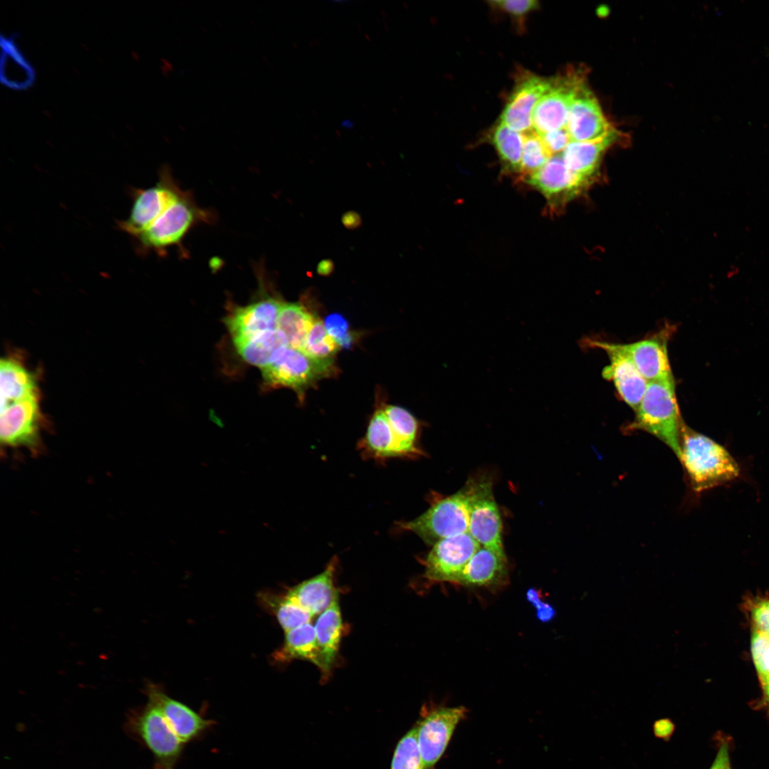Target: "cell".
Wrapping results in <instances>:
<instances>
[{
	"label": "cell",
	"instance_id": "1",
	"mask_svg": "<svg viewBox=\"0 0 769 769\" xmlns=\"http://www.w3.org/2000/svg\"><path fill=\"white\" fill-rule=\"evenodd\" d=\"M679 459L690 488L697 494L735 480L741 472L738 463L725 447L684 422Z\"/></svg>",
	"mask_w": 769,
	"mask_h": 769
},
{
	"label": "cell",
	"instance_id": "2",
	"mask_svg": "<svg viewBox=\"0 0 769 769\" xmlns=\"http://www.w3.org/2000/svg\"><path fill=\"white\" fill-rule=\"evenodd\" d=\"M634 421L627 431L642 430L667 445L679 458L684 422L677 404L674 380L649 382Z\"/></svg>",
	"mask_w": 769,
	"mask_h": 769
},
{
	"label": "cell",
	"instance_id": "3",
	"mask_svg": "<svg viewBox=\"0 0 769 769\" xmlns=\"http://www.w3.org/2000/svg\"><path fill=\"white\" fill-rule=\"evenodd\" d=\"M469 489L465 484L447 496L432 495L430 506L418 517L395 525L398 532H411L433 545L446 538L469 533Z\"/></svg>",
	"mask_w": 769,
	"mask_h": 769
},
{
	"label": "cell",
	"instance_id": "4",
	"mask_svg": "<svg viewBox=\"0 0 769 769\" xmlns=\"http://www.w3.org/2000/svg\"><path fill=\"white\" fill-rule=\"evenodd\" d=\"M214 219L212 211L199 207L192 194L183 191L155 221L134 238L140 251H154L160 254L170 246L180 245L196 225L212 222Z\"/></svg>",
	"mask_w": 769,
	"mask_h": 769
},
{
	"label": "cell",
	"instance_id": "5",
	"mask_svg": "<svg viewBox=\"0 0 769 769\" xmlns=\"http://www.w3.org/2000/svg\"><path fill=\"white\" fill-rule=\"evenodd\" d=\"M469 489V533L481 546L506 555L502 539V520L488 474L470 478Z\"/></svg>",
	"mask_w": 769,
	"mask_h": 769
},
{
	"label": "cell",
	"instance_id": "6",
	"mask_svg": "<svg viewBox=\"0 0 769 769\" xmlns=\"http://www.w3.org/2000/svg\"><path fill=\"white\" fill-rule=\"evenodd\" d=\"M39 393L17 401L3 409L0 417L1 444L5 448L25 449L37 456L43 451V423Z\"/></svg>",
	"mask_w": 769,
	"mask_h": 769
},
{
	"label": "cell",
	"instance_id": "7",
	"mask_svg": "<svg viewBox=\"0 0 769 769\" xmlns=\"http://www.w3.org/2000/svg\"><path fill=\"white\" fill-rule=\"evenodd\" d=\"M182 190L172 176L171 171L164 167L159 172L157 183L147 189H134L133 203L130 214L117 222L123 231L135 236L155 221L180 197Z\"/></svg>",
	"mask_w": 769,
	"mask_h": 769
},
{
	"label": "cell",
	"instance_id": "8",
	"mask_svg": "<svg viewBox=\"0 0 769 769\" xmlns=\"http://www.w3.org/2000/svg\"><path fill=\"white\" fill-rule=\"evenodd\" d=\"M332 365L333 360L312 359L301 351L286 346L278 350L261 370L268 385L300 390L328 375Z\"/></svg>",
	"mask_w": 769,
	"mask_h": 769
},
{
	"label": "cell",
	"instance_id": "9",
	"mask_svg": "<svg viewBox=\"0 0 769 769\" xmlns=\"http://www.w3.org/2000/svg\"><path fill=\"white\" fill-rule=\"evenodd\" d=\"M480 547L469 533L440 540L424 559V577L432 582L459 583L467 563Z\"/></svg>",
	"mask_w": 769,
	"mask_h": 769
},
{
	"label": "cell",
	"instance_id": "10",
	"mask_svg": "<svg viewBox=\"0 0 769 769\" xmlns=\"http://www.w3.org/2000/svg\"><path fill=\"white\" fill-rule=\"evenodd\" d=\"M580 73L569 72L550 79L548 90L533 112V126L539 134L566 126L570 105L580 85Z\"/></svg>",
	"mask_w": 769,
	"mask_h": 769
},
{
	"label": "cell",
	"instance_id": "11",
	"mask_svg": "<svg viewBox=\"0 0 769 769\" xmlns=\"http://www.w3.org/2000/svg\"><path fill=\"white\" fill-rule=\"evenodd\" d=\"M595 182L570 171L561 155H554L526 182L538 190L550 208L556 209L582 193Z\"/></svg>",
	"mask_w": 769,
	"mask_h": 769
},
{
	"label": "cell",
	"instance_id": "12",
	"mask_svg": "<svg viewBox=\"0 0 769 769\" xmlns=\"http://www.w3.org/2000/svg\"><path fill=\"white\" fill-rule=\"evenodd\" d=\"M463 706L436 709L416 728L424 769L431 768L441 758L459 722L464 717Z\"/></svg>",
	"mask_w": 769,
	"mask_h": 769
},
{
	"label": "cell",
	"instance_id": "13",
	"mask_svg": "<svg viewBox=\"0 0 769 769\" xmlns=\"http://www.w3.org/2000/svg\"><path fill=\"white\" fill-rule=\"evenodd\" d=\"M590 347L605 351L610 364L602 370V377L612 381L621 399L634 411L638 408L647 389L648 382L637 370L633 362L620 350L616 343L590 340Z\"/></svg>",
	"mask_w": 769,
	"mask_h": 769
},
{
	"label": "cell",
	"instance_id": "14",
	"mask_svg": "<svg viewBox=\"0 0 769 769\" xmlns=\"http://www.w3.org/2000/svg\"><path fill=\"white\" fill-rule=\"evenodd\" d=\"M138 731L153 753L159 769H174L184 743L169 725L161 711L148 705L138 720Z\"/></svg>",
	"mask_w": 769,
	"mask_h": 769
},
{
	"label": "cell",
	"instance_id": "15",
	"mask_svg": "<svg viewBox=\"0 0 769 769\" xmlns=\"http://www.w3.org/2000/svg\"><path fill=\"white\" fill-rule=\"evenodd\" d=\"M550 85V79L530 73L523 75L510 95L499 121L521 134L533 129V110Z\"/></svg>",
	"mask_w": 769,
	"mask_h": 769
},
{
	"label": "cell",
	"instance_id": "16",
	"mask_svg": "<svg viewBox=\"0 0 769 769\" xmlns=\"http://www.w3.org/2000/svg\"><path fill=\"white\" fill-rule=\"evenodd\" d=\"M565 128L571 141L580 142L593 140L614 130L585 81L572 102Z\"/></svg>",
	"mask_w": 769,
	"mask_h": 769
},
{
	"label": "cell",
	"instance_id": "17",
	"mask_svg": "<svg viewBox=\"0 0 769 769\" xmlns=\"http://www.w3.org/2000/svg\"><path fill=\"white\" fill-rule=\"evenodd\" d=\"M669 330L628 344H616L633 362L647 381L674 379L667 352Z\"/></svg>",
	"mask_w": 769,
	"mask_h": 769
},
{
	"label": "cell",
	"instance_id": "18",
	"mask_svg": "<svg viewBox=\"0 0 769 769\" xmlns=\"http://www.w3.org/2000/svg\"><path fill=\"white\" fill-rule=\"evenodd\" d=\"M282 303L277 298L268 295L234 309L224 320L234 342L276 330Z\"/></svg>",
	"mask_w": 769,
	"mask_h": 769
},
{
	"label": "cell",
	"instance_id": "19",
	"mask_svg": "<svg viewBox=\"0 0 769 769\" xmlns=\"http://www.w3.org/2000/svg\"><path fill=\"white\" fill-rule=\"evenodd\" d=\"M147 695L149 702L161 711L172 729L184 743L212 724L211 721L204 719L187 706L167 696L155 686L148 688Z\"/></svg>",
	"mask_w": 769,
	"mask_h": 769
},
{
	"label": "cell",
	"instance_id": "20",
	"mask_svg": "<svg viewBox=\"0 0 769 769\" xmlns=\"http://www.w3.org/2000/svg\"><path fill=\"white\" fill-rule=\"evenodd\" d=\"M335 566L333 558L323 572L290 589L287 595L313 617L318 616L338 597L334 585Z\"/></svg>",
	"mask_w": 769,
	"mask_h": 769
},
{
	"label": "cell",
	"instance_id": "21",
	"mask_svg": "<svg viewBox=\"0 0 769 769\" xmlns=\"http://www.w3.org/2000/svg\"><path fill=\"white\" fill-rule=\"evenodd\" d=\"M508 577L506 555L481 546L464 568L459 583L467 587H499Z\"/></svg>",
	"mask_w": 769,
	"mask_h": 769
},
{
	"label": "cell",
	"instance_id": "22",
	"mask_svg": "<svg viewBox=\"0 0 769 769\" xmlns=\"http://www.w3.org/2000/svg\"><path fill=\"white\" fill-rule=\"evenodd\" d=\"M314 628L318 649L317 666L324 676H328L335 662L342 634L338 597L318 616Z\"/></svg>",
	"mask_w": 769,
	"mask_h": 769
},
{
	"label": "cell",
	"instance_id": "23",
	"mask_svg": "<svg viewBox=\"0 0 769 769\" xmlns=\"http://www.w3.org/2000/svg\"><path fill=\"white\" fill-rule=\"evenodd\" d=\"M617 132L589 141H571L562 152V158L572 172L595 180L605 152L614 143Z\"/></svg>",
	"mask_w": 769,
	"mask_h": 769
},
{
	"label": "cell",
	"instance_id": "24",
	"mask_svg": "<svg viewBox=\"0 0 769 769\" xmlns=\"http://www.w3.org/2000/svg\"><path fill=\"white\" fill-rule=\"evenodd\" d=\"M359 449L365 458L379 461L403 457L399 443L383 409L376 411L371 417Z\"/></svg>",
	"mask_w": 769,
	"mask_h": 769
},
{
	"label": "cell",
	"instance_id": "25",
	"mask_svg": "<svg viewBox=\"0 0 769 769\" xmlns=\"http://www.w3.org/2000/svg\"><path fill=\"white\" fill-rule=\"evenodd\" d=\"M0 410L39 393L36 376L22 363L11 357L0 362Z\"/></svg>",
	"mask_w": 769,
	"mask_h": 769
},
{
	"label": "cell",
	"instance_id": "26",
	"mask_svg": "<svg viewBox=\"0 0 769 769\" xmlns=\"http://www.w3.org/2000/svg\"><path fill=\"white\" fill-rule=\"evenodd\" d=\"M1 83L14 90H25L31 87L35 81V70L19 49L14 37L1 35Z\"/></svg>",
	"mask_w": 769,
	"mask_h": 769
},
{
	"label": "cell",
	"instance_id": "27",
	"mask_svg": "<svg viewBox=\"0 0 769 769\" xmlns=\"http://www.w3.org/2000/svg\"><path fill=\"white\" fill-rule=\"evenodd\" d=\"M273 658L283 663L306 660L317 666L318 649L314 625L308 622L286 632L283 644L273 654Z\"/></svg>",
	"mask_w": 769,
	"mask_h": 769
},
{
	"label": "cell",
	"instance_id": "28",
	"mask_svg": "<svg viewBox=\"0 0 769 769\" xmlns=\"http://www.w3.org/2000/svg\"><path fill=\"white\" fill-rule=\"evenodd\" d=\"M315 318L299 303H283L276 329L286 337L288 346L300 351Z\"/></svg>",
	"mask_w": 769,
	"mask_h": 769
},
{
	"label": "cell",
	"instance_id": "29",
	"mask_svg": "<svg viewBox=\"0 0 769 769\" xmlns=\"http://www.w3.org/2000/svg\"><path fill=\"white\" fill-rule=\"evenodd\" d=\"M234 345L244 360L261 368L271 362L278 350L288 346L285 335L277 329L235 342Z\"/></svg>",
	"mask_w": 769,
	"mask_h": 769
},
{
	"label": "cell",
	"instance_id": "30",
	"mask_svg": "<svg viewBox=\"0 0 769 769\" xmlns=\"http://www.w3.org/2000/svg\"><path fill=\"white\" fill-rule=\"evenodd\" d=\"M383 410L399 443L403 458L422 456L417 443L419 424L416 418L407 409L395 405L386 406Z\"/></svg>",
	"mask_w": 769,
	"mask_h": 769
},
{
	"label": "cell",
	"instance_id": "31",
	"mask_svg": "<svg viewBox=\"0 0 769 769\" xmlns=\"http://www.w3.org/2000/svg\"><path fill=\"white\" fill-rule=\"evenodd\" d=\"M490 140L505 172L520 173L523 145V135L499 121L491 131Z\"/></svg>",
	"mask_w": 769,
	"mask_h": 769
},
{
	"label": "cell",
	"instance_id": "32",
	"mask_svg": "<svg viewBox=\"0 0 769 769\" xmlns=\"http://www.w3.org/2000/svg\"><path fill=\"white\" fill-rule=\"evenodd\" d=\"M265 603L276 615L285 632L310 622L313 615L295 600L285 595H266Z\"/></svg>",
	"mask_w": 769,
	"mask_h": 769
},
{
	"label": "cell",
	"instance_id": "33",
	"mask_svg": "<svg viewBox=\"0 0 769 769\" xmlns=\"http://www.w3.org/2000/svg\"><path fill=\"white\" fill-rule=\"evenodd\" d=\"M522 135L523 145L520 173L526 179L538 172L553 156L534 128Z\"/></svg>",
	"mask_w": 769,
	"mask_h": 769
},
{
	"label": "cell",
	"instance_id": "34",
	"mask_svg": "<svg viewBox=\"0 0 769 769\" xmlns=\"http://www.w3.org/2000/svg\"><path fill=\"white\" fill-rule=\"evenodd\" d=\"M339 346L328 333L324 323L315 318L300 350L309 357L318 360H333Z\"/></svg>",
	"mask_w": 769,
	"mask_h": 769
},
{
	"label": "cell",
	"instance_id": "35",
	"mask_svg": "<svg viewBox=\"0 0 769 769\" xmlns=\"http://www.w3.org/2000/svg\"><path fill=\"white\" fill-rule=\"evenodd\" d=\"M391 769H424L417 728L409 731L399 742L394 751Z\"/></svg>",
	"mask_w": 769,
	"mask_h": 769
},
{
	"label": "cell",
	"instance_id": "36",
	"mask_svg": "<svg viewBox=\"0 0 769 769\" xmlns=\"http://www.w3.org/2000/svg\"><path fill=\"white\" fill-rule=\"evenodd\" d=\"M750 650L760 686L769 681V636L752 629Z\"/></svg>",
	"mask_w": 769,
	"mask_h": 769
},
{
	"label": "cell",
	"instance_id": "37",
	"mask_svg": "<svg viewBox=\"0 0 769 769\" xmlns=\"http://www.w3.org/2000/svg\"><path fill=\"white\" fill-rule=\"evenodd\" d=\"M324 325L328 333L334 339L339 347H347L352 342V335L348 332V324L340 315H329Z\"/></svg>",
	"mask_w": 769,
	"mask_h": 769
},
{
	"label": "cell",
	"instance_id": "38",
	"mask_svg": "<svg viewBox=\"0 0 769 769\" xmlns=\"http://www.w3.org/2000/svg\"><path fill=\"white\" fill-rule=\"evenodd\" d=\"M488 3L492 7L518 19L525 17L539 6L538 2L535 0H500Z\"/></svg>",
	"mask_w": 769,
	"mask_h": 769
},
{
	"label": "cell",
	"instance_id": "39",
	"mask_svg": "<svg viewBox=\"0 0 769 769\" xmlns=\"http://www.w3.org/2000/svg\"><path fill=\"white\" fill-rule=\"evenodd\" d=\"M753 629L769 632V600L760 599L749 608Z\"/></svg>",
	"mask_w": 769,
	"mask_h": 769
},
{
	"label": "cell",
	"instance_id": "40",
	"mask_svg": "<svg viewBox=\"0 0 769 769\" xmlns=\"http://www.w3.org/2000/svg\"><path fill=\"white\" fill-rule=\"evenodd\" d=\"M545 145L552 156L562 153L571 142L565 127L540 134Z\"/></svg>",
	"mask_w": 769,
	"mask_h": 769
},
{
	"label": "cell",
	"instance_id": "41",
	"mask_svg": "<svg viewBox=\"0 0 769 769\" xmlns=\"http://www.w3.org/2000/svg\"><path fill=\"white\" fill-rule=\"evenodd\" d=\"M526 597L536 609V615L541 622L550 621L555 615V610L548 602L540 600V593L534 588H530L526 593Z\"/></svg>",
	"mask_w": 769,
	"mask_h": 769
},
{
	"label": "cell",
	"instance_id": "42",
	"mask_svg": "<svg viewBox=\"0 0 769 769\" xmlns=\"http://www.w3.org/2000/svg\"><path fill=\"white\" fill-rule=\"evenodd\" d=\"M718 748L709 769H731L728 739L719 740Z\"/></svg>",
	"mask_w": 769,
	"mask_h": 769
},
{
	"label": "cell",
	"instance_id": "43",
	"mask_svg": "<svg viewBox=\"0 0 769 769\" xmlns=\"http://www.w3.org/2000/svg\"><path fill=\"white\" fill-rule=\"evenodd\" d=\"M653 731L656 737L669 740L674 731V724L670 719H659L654 723Z\"/></svg>",
	"mask_w": 769,
	"mask_h": 769
},
{
	"label": "cell",
	"instance_id": "44",
	"mask_svg": "<svg viewBox=\"0 0 769 769\" xmlns=\"http://www.w3.org/2000/svg\"><path fill=\"white\" fill-rule=\"evenodd\" d=\"M342 222L347 229H355L360 226L362 221L357 212L350 211L342 215Z\"/></svg>",
	"mask_w": 769,
	"mask_h": 769
},
{
	"label": "cell",
	"instance_id": "45",
	"mask_svg": "<svg viewBox=\"0 0 769 769\" xmlns=\"http://www.w3.org/2000/svg\"><path fill=\"white\" fill-rule=\"evenodd\" d=\"M762 696L754 706L757 709L765 708L769 712V681L761 686Z\"/></svg>",
	"mask_w": 769,
	"mask_h": 769
},
{
	"label": "cell",
	"instance_id": "46",
	"mask_svg": "<svg viewBox=\"0 0 769 769\" xmlns=\"http://www.w3.org/2000/svg\"><path fill=\"white\" fill-rule=\"evenodd\" d=\"M334 269L333 263L329 259H325L319 262L317 266V272L321 276L330 275Z\"/></svg>",
	"mask_w": 769,
	"mask_h": 769
},
{
	"label": "cell",
	"instance_id": "47",
	"mask_svg": "<svg viewBox=\"0 0 769 769\" xmlns=\"http://www.w3.org/2000/svg\"><path fill=\"white\" fill-rule=\"evenodd\" d=\"M769 636V632L766 633Z\"/></svg>",
	"mask_w": 769,
	"mask_h": 769
}]
</instances>
